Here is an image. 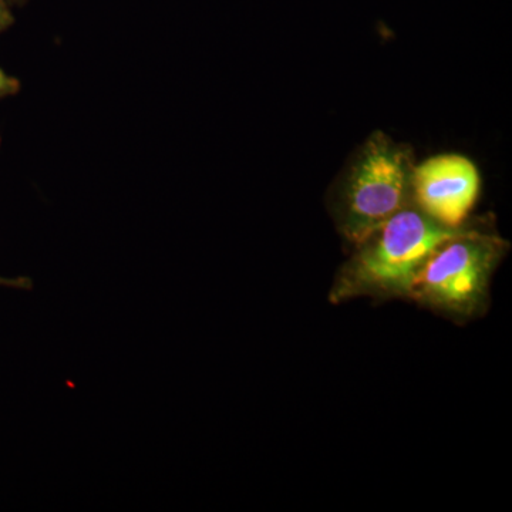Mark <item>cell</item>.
Segmentation results:
<instances>
[{"label": "cell", "mask_w": 512, "mask_h": 512, "mask_svg": "<svg viewBox=\"0 0 512 512\" xmlns=\"http://www.w3.org/2000/svg\"><path fill=\"white\" fill-rule=\"evenodd\" d=\"M468 224H440L412 204L355 245L329 292L333 305L355 298L410 299L430 256Z\"/></svg>", "instance_id": "1"}, {"label": "cell", "mask_w": 512, "mask_h": 512, "mask_svg": "<svg viewBox=\"0 0 512 512\" xmlns=\"http://www.w3.org/2000/svg\"><path fill=\"white\" fill-rule=\"evenodd\" d=\"M507 251L500 235L467 225L430 256L410 301L461 325L480 318L488 311L491 279Z\"/></svg>", "instance_id": "2"}, {"label": "cell", "mask_w": 512, "mask_h": 512, "mask_svg": "<svg viewBox=\"0 0 512 512\" xmlns=\"http://www.w3.org/2000/svg\"><path fill=\"white\" fill-rule=\"evenodd\" d=\"M412 151L386 134L366 141L340 188L336 221L355 247L397 212L413 204Z\"/></svg>", "instance_id": "3"}, {"label": "cell", "mask_w": 512, "mask_h": 512, "mask_svg": "<svg viewBox=\"0 0 512 512\" xmlns=\"http://www.w3.org/2000/svg\"><path fill=\"white\" fill-rule=\"evenodd\" d=\"M480 188L476 164L460 154H440L414 165L413 204L447 227L467 224Z\"/></svg>", "instance_id": "4"}, {"label": "cell", "mask_w": 512, "mask_h": 512, "mask_svg": "<svg viewBox=\"0 0 512 512\" xmlns=\"http://www.w3.org/2000/svg\"><path fill=\"white\" fill-rule=\"evenodd\" d=\"M20 90V82L0 67V99L15 96Z\"/></svg>", "instance_id": "5"}, {"label": "cell", "mask_w": 512, "mask_h": 512, "mask_svg": "<svg viewBox=\"0 0 512 512\" xmlns=\"http://www.w3.org/2000/svg\"><path fill=\"white\" fill-rule=\"evenodd\" d=\"M0 286L23 289V291H32L33 281L28 278V276H18V278H5V276H0Z\"/></svg>", "instance_id": "6"}, {"label": "cell", "mask_w": 512, "mask_h": 512, "mask_svg": "<svg viewBox=\"0 0 512 512\" xmlns=\"http://www.w3.org/2000/svg\"><path fill=\"white\" fill-rule=\"evenodd\" d=\"M15 23L9 0H0V33L8 30Z\"/></svg>", "instance_id": "7"}, {"label": "cell", "mask_w": 512, "mask_h": 512, "mask_svg": "<svg viewBox=\"0 0 512 512\" xmlns=\"http://www.w3.org/2000/svg\"><path fill=\"white\" fill-rule=\"evenodd\" d=\"M10 3H18V5H20V3H23V2H26V0H9Z\"/></svg>", "instance_id": "8"}]
</instances>
